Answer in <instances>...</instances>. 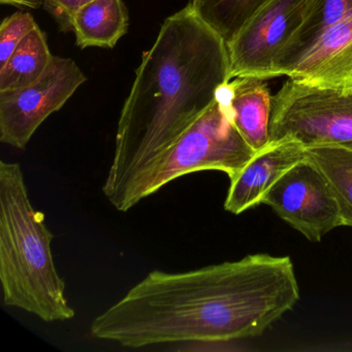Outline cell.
Listing matches in <instances>:
<instances>
[{
	"instance_id": "3957f363",
	"label": "cell",
	"mask_w": 352,
	"mask_h": 352,
	"mask_svg": "<svg viewBox=\"0 0 352 352\" xmlns=\"http://www.w3.org/2000/svg\"><path fill=\"white\" fill-rule=\"evenodd\" d=\"M54 234L30 201L17 162H0V283L3 304L46 322L76 315L52 254Z\"/></svg>"
},
{
	"instance_id": "7c38bea8",
	"label": "cell",
	"mask_w": 352,
	"mask_h": 352,
	"mask_svg": "<svg viewBox=\"0 0 352 352\" xmlns=\"http://www.w3.org/2000/svg\"><path fill=\"white\" fill-rule=\"evenodd\" d=\"M129 15L122 0H88L72 22L80 48H113L126 34Z\"/></svg>"
},
{
	"instance_id": "6da1fadb",
	"label": "cell",
	"mask_w": 352,
	"mask_h": 352,
	"mask_svg": "<svg viewBox=\"0 0 352 352\" xmlns=\"http://www.w3.org/2000/svg\"><path fill=\"white\" fill-rule=\"evenodd\" d=\"M300 300L288 256L247 255L183 273L152 271L90 325L123 347L223 343L261 335Z\"/></svg>"
},
{
	"instance_id": "ac0fdd59",
	"label": "cell",
	"mask_w": 352,
	"mask_h": 352,
	"mask_svg": "<svg viewBox=\"0 0 352 352\" xmlns=\"http://www.w3.org/2000/svg\"><path fill=\"white\" fill-rule=\"evenodd\" d=\"M88 0H46L47 8L60 23L61 28L72 30V22L78 10Z\"/></svg>"
},
{
	"instance_id": "8fae6325",
	"label": "cell",
	"mask_w": 352,
	"mask_h": 352,
	"mask_svg": "<svg viewBox=\"0 0 352 352\" xmlns=\"http://www.w3.org/2000/svg\"><path fill=\"white\" fill-rule=\"evenodd\" d=\"M232 121L240 135L255 152L270 145L272 98L265 80L238 77L224 85Z\"/></svg>"
},
{
	"instance_id": "5bb4252c",
	"label": "cell",
	"mask_w": 352,
	"mask_h": 352,
	"mask_svg": "<svg viewBox=\"0 0 352 352\" xmlns=\"http://www.w3.org/2000/svg\"><path fill=\"white\" fill-rule=\"evenodd\" d=\"M350 17L352 0H315L308 17L284 49L276 67V78L284 76L324 30Z\"/></svg>"
},
{
	"instance_id": "7a4b0ae2",
	"label": "cell",
	"mask_w": 352,
	"mask_h": 352,
	"mask_svg": "<svg viewBox=\"0 0 352 352\" xmlns=\"http://www.w3.org/2000/svg\"><path fill=\"white\" fill-rule=\"evenodd\" d=\"M228 44L190 3L164 20L123 104L102 185L113 207L133 179L216 102L230 80Z\"/></svg>"
},
{
	"instance_id": "277c9868",
	"label": "cell",
	"mask_w": 352,
	"mask_h": 352,
	"mask_svg": "<svg viewBox=\"0 0 352 352\" xmlns=\"http://www.w3.org/2000/svg\"><path fill=\"white\" fill-rule=\"evenodd\" d=\"M223 87L209 110L133 179L115 209L127 212L168 183L191 173L219 170L230 180L252 160L257 152L236 129Z\"/></svg>"
},
{
	"instance_id": "4fadbf2b",
	"label": "cell",
	"mask_w": 352,
	"mask_h": 352,
	"mask_svg": "<svg viewBox=\"0 0 352 352\" xmlns=\"http://www.w3.org/2000/svg\"><path fill=\"white\" fill-rule=\"evenodd\" d=\"M53 56L46 36L36 26L0 67V92L22 89L36 83L50 67Z\"/></svg>"
},
{
	"instance_id": "ba28073f",
	"label": "cell",
	"mask_w": 352,
	"mask_h": 352,
	"mask_svg": "<svg viewBox=\"0 0 352 352\" xmlns=\"http://www.w3.org/2000/svg\"><path fill=\"white\" fill-rule=\"evenodd\" d=\"M261 204L312 242L342 226L339 204L329 181L307 157L272 186Z\"/></svg>"
},
{
	"instance_id": "9a60e30c",
	"label": "cell",
	"mask_w": 352,
	"mask_h": 352,
	"mask_svg": "<svg viewBox=\"0 0 352 352\" xmlns=\"http://www.w3.org/2000/svg\"><path fill=\"white\" fill-rule=\"evenodd\" d=\"M307 158L324 175L339 204L342 226H352V148L337 145L305 147Z\"/></svg>"
},
{
	"instance_id": "8992f818",
	"label": "cell",
	"mask_w": 352,
	"mask_h": 352,
	"mask_svg": "<svg viewBox=\"0 0 352 352\" xmlns=\"http://www.w3.org/2000/svg\"><path fill=\"white\" fill-rule=\"evenodd\" d=\"M315 0H272L228 44L230 80L276 78V67Z\"/></svg>"
},
{
	"instance_id": "9c48e42d",
	"label": "cell",
	"mask_w": 352,
	"mask_h": 352,
	"mask_svg": "<svg viewBox=\"0 0 352 352\" xmlns=\"http://www.w3.org/2000/svg\"><path fill=\"white\" fill-rule=\"evenodd\" d=\"M284 76L315 87L352 91V17L331 26Z\"/></svg>"
},
{
	"instance_id": "52a82bcc",
	"label": "cell",
	"mask_w": 352,
	"mask_h": 352,
	"mask_svg": "<svg viewBox=\"0 0 352 352\" xmlns=\"http://www.w3.org/2000/svg\"><path fill=\"white\" fill-rule=\"evenodd\" d=\"M86 80L73 59L53 56L50 67L36 83L0 92L1 143L25 149L38 127L60 110Z\"/></svg>"
},
{
	"instance_id": "d6986e66",
	"label": "cell",
	"mask_w": 352,
	"mask_h": 352,
	"mask_svg": "<svg viewBox=\"0 0 352 352\" xmlns=\"http://www.w3.org/2000/svg\"><path fill=\"white\" fill-rule=\"evenodd\" d=\"M3 5L25 7L30 9H38L42 5V0H0Z\"/></svg>"
},
{
	"instance_id": "5b68a950",
	"label": "cell",
	"mask_w": 352,
	"mask_h": 352,
	"mask_svg": "<svg viewBox=\"0 0 352 352\" xmlns=\"http://www.w3.org/2000/svg\"><path fill=\"white\" fill-rule=\"evenodd\" d=\"M294 140L304 147L352 148V91L289 79L272 98L270 143Z\"/></svg>"
},
{
	"instance_id": "e0dca14e",
	"label": "cell",
	"mask_w": 352,
	"mask_h": 352,
	"mask_svg": "<svg viewBox=\"0 0 352 352\" xmlns=\"http://www.w3.org/2000/svg\"><path fill=\"white\" fill-rule=\"evenodd\" d=\"M38 26L30 13L18 12L3 19L0 26V67L9 60L20 43Z\"/></svg>"
},
{
	"instance_id": "30bf717a",
	"label": "cell",
	"mask_w": 352,
	"mask_h": 352,
	"mask_svg": "<svg viewBox=\"0 0 352 352\" xmlns=\"http://www.w3.org/2000/svg\"><path fill=\"white\" fill-rule=\"evenodd\" d=\"M306 157L304 146L294 140L270 143L267 148L257 152L234 178L230 179L224 209L239 215L261 205L272 186Z\"/></svg>"
},
{
	"instance_id": "2e32d148",
	"label": "cell",
	"mask_w": 352,
	"mask_h": 352,
	"mask_svg": "<svg viewBox=\"0 0 352 352\" xmlns=\"http://www.w3.org/2000/svg\"><path fill=\"white\" fill-rule=\"evenodd\" d=\"M272 0H191L195 13L230 44Z\"/></svg>"
}]
</instances>
